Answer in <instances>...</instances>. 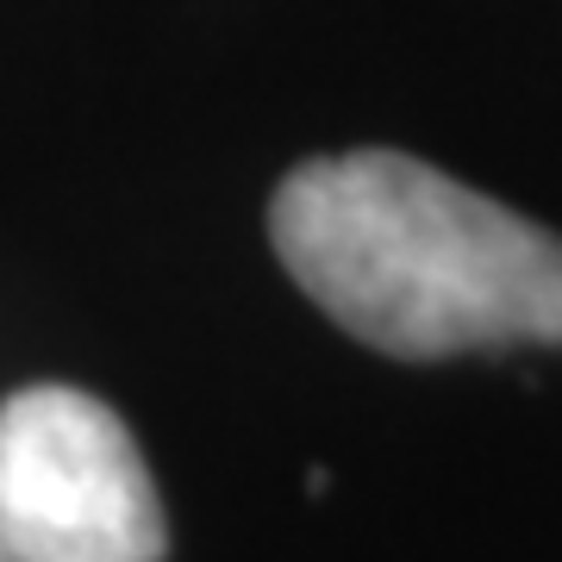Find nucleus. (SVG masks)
Masks as SVG:
<instances>
[{"label":"nucleus","mask_w":562,"mask_h":562,"mask_svg":"<svg viewBox=\"0 0 562 562\" xmlns=\"http://www.w3.org/2000/svg\"><path fill=\"white\" fill-rule=\"evenodd\" d=\"M269 238L331 325L369 350L562 344V238L401 150L313 157L276 188Z\"/></svg>","instance_id":"1"},{"label":"nucleus","mask_w":562,"mask_h":562,"mask_svg":"<svg viewBox=\"0 0 562 562\" xmlns=\"http://www.w3.org/2000/svg\"><path fill=\"white\" fill-rule=\"evenodd\" d=\"M169 519L138 438L63 382L0 401V562H162Z\"/></svg>","instance_id":"2"}]
</instances>
